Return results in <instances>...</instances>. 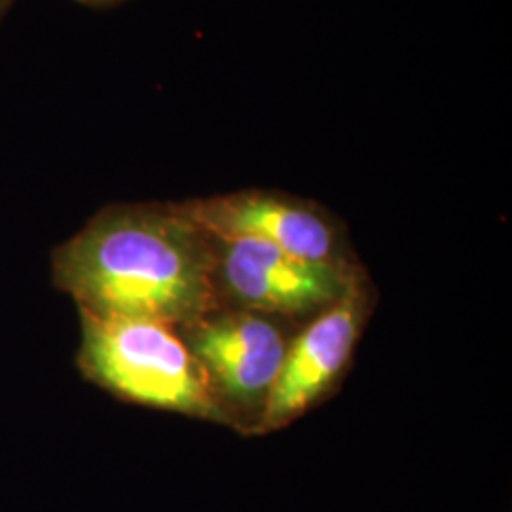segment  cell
Segmentation results:
<instances>
[{"label": "cell", "instance_id": "obj_2", "mask_svg": "<svg viewBox=\"0 0 512 512\" xmlns=\"http://www.w3.org/2000/svg\"><path fill=\"white\" fill-rule=\"evenodd\" d=\"M80 321L76 365L86 380L128 403L228 425L202 366L175 327L86 311H80Z\"/></svg>", "mask_w": 512, "mask_h": 512}, {"label": "cell", "instance_id": "obj_3", "mask_svg": "<svg viewBox=\"0 0 512 512\" xmlns=\"http://www.w3.org/2000/svg\"><path fill=\"white\" fill-rule=\"evenodd\" d=\"M279 317L222 306L179 330L228 425L255 435L291 338Z\"/></svg>", "mask_w": 512, "mask_h": 512}, {"label": "cell", "instance_id": "obj_6", "mask_svg": "<svg viewBox=\"0 0 512 512\" xmlns=\"http://www.w3.org/2000/svg\"><path fill=\"white\" fill-rule=\"evenodd\" d=\"M368 306V293L363 277H359L348 293L315 313L310 325L291 338L255 435L287 427L329 393L353 355L365 327Z\"/></svg>", "mask_w": 512, "mask_h": 512}, {"label": "cell", "instance_id": "obj_1", "mask_svg": "<svg viewBox=\"0 0 512 512\" xmlns=\"http://www.w3.org/2000/svg\"><path fill=\"white\" fill-rule=\"evenodd\" d=\"M52 275L78 311L181 329L222 304L217 241L181 203L99 211L52 255Z\"/></svg>", "mask_w": 512, "mask_h": 512}, {"label": "cell", "instance_id": "obj_5", "mask_svg": "<svg viewBox=\"0 0 512 512\" xmlns=\"http://www.w3.org/2000/svg\"><path fill=\"white\" fill-rule=\"evenodd\" d=\"M183 205L220 241L255 239L306 260L348 262L338 222L317 203L279 192L243 190Z\"/></svg>", "mask_w": 512, "mask_h": 512}, {"label": "cell", "instance_id": "obj_8", "mask_svg": "<svg viewBox=\"0 0 512 512\" xmlns=\"http://www.w3.org/2000/svg\"><path fill=\"white\" fill-rule=\"evenodd\" d=\"M12 2H14V0H0V18L6 14V10L10 8Z\"/></svg>", "mask_w": 512, "mask_h": 512}, {"label": "cell", "instance_id": "obj_4", "mask_svg": "<svg viewBox=\"0 0 512 512\" xmlns=\"http://www.w3.org/2000/svg\"><path fill=\"white\" fill-rule=\"evenodd\" d=\"M217 241L222 304L272 317L319 313L361 277L351 262H315L255 239Z\"/></svg>", "mask_w": 512, "mask_h": 512}, {"label": "cell", "instance_id": "obj_7", "mask_svg": "<svg viewBox=\"0 0 512 512\" xmlns=\"http://www.w3.org/2000/svg\"><path fill=\"white\" fill-rule=\"evenodd\" d=\"M80 2H86V4H92V6H107V4L118 2V0H80Z\"/></svg>", "mask_w": 512, "mask_h": 512}]
</instances>
